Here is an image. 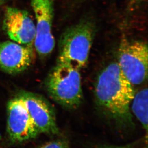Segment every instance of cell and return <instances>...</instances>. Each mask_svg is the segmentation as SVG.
<instances>
[{"label": "cell", "instance_id": "obj_1", "mask_svg": "<svg viewBox=\"0 0 148 148\" xmlns=\"http://www.w3.org/2000/svg\"><path fill=\"white\" fill-rule=\"evenodd\" d=\"M95 94L101 111L116 126L122 129L133 127L130 105L135 93L117 62L110 63L101 71Z\"/></svg>", "mask_w": 148, "mask_h": 148}, {"label": "cell", "instance_id": "obj_2", "mask_svg": "<svg viewBox=\"0 0 148 148\" xmlns=\"http://www.w3.org/2000/svg\"><path fill=\"white\" fill-rule=\"evenodd\" d=\"M95 34V25L90 20H83L67 28L59 39L57 63L79 70L85 67Z\"/></svg>", "mask_w": 148, "mask_h": 148}, {"label": "cell", "instance_id": "obj_3", "mask_svg": "<svg viewBox=\"0 0 148 148\" xmlns=\"http://www.w3.org/2000/svg\"><path fill=\"white\" fill-rule=\"evenodd\" d=\"M46 87L50 97L67 109H75L83 101L80 70L57 63L49 74Z\"/></svg>", "mask_w": 148, "mask_h": 148}, {"label": "cell", "instance_id": "obj_4", "mask_svg": "<svg viewBox=\"0 0 148 148\" xmlns=\"http://www.w3.org/2000/svg\"><path fill=\"white\" fill-rule=\"evenodd\" d=\"M147 43L123 39L120 42L117 62L121 70L133 85L143 84L148 77Z\"/></svg>", "mask_w": 148, "mask_h": 148}, {"label": "cell", "instance_id": "obj_5", "mask_svg": "<svg viewBox=\"0 0 148 148\" xmlns=\"http://www.w3.org/2000/svg\"><path fill=\"white\" fill-rule=\"evenodd\" d=\"M36 20L34 48L40 57L44 58L53 52L55 45L53 34L54 0H30Z\"/></svg>", "mask_w": 148, "mask_h": 148}, {"label": "cell", "instance_id": "obj_6", "mask_svg": "<svg viewBox=\"0 0 148 148\" xmlns=\"http://www.w3.org/2000/svg\"><path fill=\"white\" fill-rule=\"evenodd\" d=\"M7 112V132L12 141L22 142L38 135L39 132L19 96L9 101Z\"/></svg>", "mask_w": 148, "mask_h": 148}, {"label": "cell", "instance_id": "obj_7", "mask_svg": "<svg viewBox=\"0 0 148 148\" xmlns=\"http://www.w3.org/2000/svg\"><path fill=\"white\" fill-rule=\"evenodd\" d=\"M3 27L12 41L24 46L34 47L36 25L27 11L7 7Z\"/></svg>", "mask_w": 148, "mask_h": 148}, {"label": "cell", "instance_id": "obj_8", "mask_svg": "<svg viewBox=\"0 0 148 148\" xmlns=\"http://www.w3.org/2000/svg\"><path fill=\"white\" fill-rule=\"evenodd\" d=\"M19 96L24 101L39 134L55 135L59 133L54 111L46 100L31 92L22 93Z\"/></svg>", "mask_w": 148, "mask_h": 148}, {"label": "cell", "instance_id": "obj_9", "mask_svg": "<svg viewBox=\"0 0 148 148\" xmlns=\"http://www.w3.org/2000/svg\"><path fill=\"white\" fill-rule=\"evenodd\" d=\"M34 56V47L13 41L0 43V68L6 73L16 74L24 71L31 66Z\"/></svg>", "mask_w": 148, "mask_h": 148}, {"label": "cell", "instance_id": "obj_10", "mask_svg": "<svg viewBox=\"0 0 148 148\" xmlns=\"http://www.w3.org/2000/svg\"><path fill=\"white\" fill-rule=\"evenodd\" d=\"M148 89H143L135 94L132 101V111L146 131H148Z\"/></svg>", "mask_w": 148, "mask_h": 148}, {"label": "cell", "instance_id": "obj_11", "mask_svg": "<svg viewBox=\"0 0 148 148\" xmlns=\"http://www.w3.org/2000/svg\"><path fill=\"white\" fill-rule=\"evenodd\" d=\"M38 148H70L68 141L64 139H59L50 141Z\"/></svg>", "mask_w": 148, "mask_h": 148}, {"label": "cell", "instance_id": "obj_12", "mask_svg": "<svg viewBox=\"0 0 148 148\" xmlns=\"http://www.w3.org/2000/svg\"><path fill=\"white\" fill-rule=\"evenodd\" d=\"M95 148H137L134 144H130L122 146L108 145H103Z\"/></svg>", "mask_w": 148, "mask_h": 148}, {"label": "cell", "instance_id": "obj_13", "mask_svg": "<svg viewBox=\"0 0 148 148\" xmlns=\"http://www.w3.org/2000/svg\"><path fill=\"white\" fill-rule=\"evenodd\" d=\"M7 0H0V6L6 3Z\"/></svg>", "mask_w": 148, "mask_h": 148}, {"label": "cell", "instance_id": "obj_14", "mask_svg": "<svg viewBox=\"0 0 148 148\" xmlns=\"http://www.w3.org/2000/svg\"><path fill=\"white\" fill-rule=\"evenodd\" d=\"M0 140H1V136H0Z\"/></svg>", "mask_w": 148, "mask_h": 148}]
</instances>
